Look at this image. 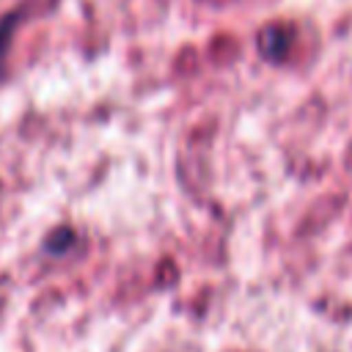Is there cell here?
<instances>
[{"mask_svg": "<svg viewBox=\"0 0 352 352\" xmlns=\"http://www.w3.org/2000/svg\"><path fill=\"white\" fill-rule=\"evenodd\" d=\"M25 8H28V6H19V8H14V11H8V14L0 16V77L6 74V52H8L11 36H14V30L19 28V22L28 16Z\"/></svg>", "mask_w": 352, "mask_h": 352, "instance_id": "cell-1", "label": "cell"}]
</instances>
